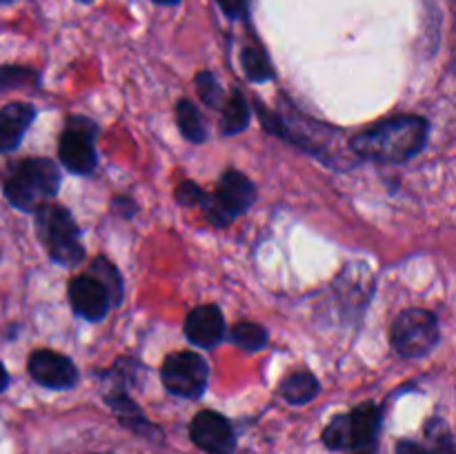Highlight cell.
Returning a JSON list of instances; mask_svg holds the SVG:
<instances>
[{
	"instance_id": "obj_1",
	"label": "cell",
	"mask_w": 456,
	"mask_h": 454,
	"mask_svg": "<svg viewBox=\"0 0 456 454\" xmlns=\"http://www.w3.org/2000/svg\"><path fill=\"white\" fill-rule=\"evenodd\" d=\"M428 123L421 116H396L383 120L352 141V150L363 158L381 163H403L423 150Z\"/></svg>"
},
{
	"instance_id": "obj_2",
	"label": "cell",
	"mask_w": 456,
	"mask_h": 454,
	"mask_svg": "<svg viewBox=\"0 0 456 454\" xmlns=\"http://www.w3.org/2000/svg\"><path fill=\"white\" fill-rule=\"evenodd\" d=\"M61 187L58 167L47 158L16 163L4 176V196L22 212H38Z\"/></svg>"
},
{
	"instance_id": "obj_3",
	"label": "cell",
	"mask_w": 456,
	"mask_h": 454,
	"mask_svg": "<svg viewBox=\"0 0 456 454\" xmlns=\"http://www.w3.org/2000/svg\"><path fill=\"white\" fill-rule=\"evenodd\" d=\"M38 236L47 245L49 256L61 265H78L85 258V249L80 245V231L71 214L58 205H43L36 212Z\"/></svg>"
},
{
	"instance_id": "obj_4",
	"label": "cell",
	"mask_w": 456,
	"mask_h": 454,
	"mask_svg": "<svg viewBox=\"0 0 456 454\" xmlns=\"http://www.w3.org/2000/svg\"><path fill=\"white\" fill-rule=\"evenodd\" d=\"M381 412L374 403L359 405L352 412L332 418L323 432V441L332 450H354L370 445L379 432Z\"/></svg>"
},
{
	"instance_id": "obj_5",
	"label": "cell",
	"mask_w": 456,
	"mask_h": 454,
	"mask_svg": "<svg viewBox=\"0 0 456 454\" xmlns=\"http://www.w3.org/2000/svg\"><path fill=\"white\" fill-rule=\"evenodd\" d=\"M439 343V325L428 310H405L392 323V345L405 359L428 354Z\"/></svg>"
},
{
	"instance_id": "obj_6",
	"label": "cell",
	"mask_w": 456,
	"mask_h": 454,
	"mask_svg": "<svg viewBox=\"0 0 456 454\" xmlns=\"http://www.w3.org/2000/svg\"><path fill=\"white\" fill-rule=\"evenodd\" d=\"M208 363L196 352H181L165 361L163 383L172 394L183 399H196L208 387Z\"/></svg>"
},
{
	"instance_id": "obj_7",
	"label": "cell",
	"mask_w": 456,
	"mask_h": 454,
	"mask_svg": "<svg viewBox=\"0 0 456 454\" xmlns=\"http://www.w3.org/2000/svg\"><path fill=\"white\" fill-rule=\"evenodd\" d=\"M96 125L87 118H71L69 127L62 132L58 156L62 165L74 174H89L96 167V150H94Z\"/></svg>"
},
{
	"instance_id": "obj_8",
	"label": "cell",
	"mask_w": 456,
	"mask_h": 454,
	"mask_svg": "<svg viewBox=\"0 0 456 454\" xmlns=\"http://www.w3.org/2000/svg\"><path fill=\"white\" fill-rule=\"evenodd\" d=\"M191 441L208 454L234 452V432L225 417L218 412H200L191 421Z\"/></svg>"
},
{
	"instance_id": "obj_9",
	"label": "cell",
	"mask_w": 456,
	"mask_h": 454,
	"mask_svg": "<svg viewBox=\"0 0 456 454\" xmlns=\"http://www.w3.org/2000/svg\"><path fill=\"white\" fill-rule=\"evenodd\" d=\"M27 368H29L31 378L36 383L52 387V390H65V387H71L78 381V372H76L74 363L67 356L56 354V352H34Z\"/></svg>"
},
{
	"instance_id": "obj_10",
	"label": "cell",
	"mask_w": 456,
	"mask_h": 454,
	"mask_svg": "<svg viewBox=\"0 0 456 454\" xmlns=\"http://www.w3.org/2000/svg\"><path fill=\"white\" fill-rule=\"evenodd\" d=\"M69 298L76 314L87 320L102 319L111 305L107 289L94 276H78V279L71 280Z\"/></svg>"
},
{
	"instance_id": "obj_11",
	"label": "cell",
	"mask_w": 456,
	"mask_h": 454,
	"mask_svg": "<svg viewBox=\"0 0 456 454\" xmlns=\"http://www.w3.org/2000/svg\"><path fill=\"white\" fill-rule=\"evenodd\" d=\"M185 334L194 345L214 347L225 336V320L216 305H200L187 314Z\"/></svg>"
},
{
	"instance_id": "obj_12",
	"label": "cell",
	"mask_w": 456,
	"mask_h": 454,
	"mask_svg": "<svg viewBox=\"0 0 456 454\" xmlns=\"http://www.w3.org/2000/svg\"><path fill=\"white\" fill-rule=\"evenodd\" d=\"M214 199L218 200V205L232 218H236L245 209H249V205L256 199V190H254L252 181L248 176H243L240 172H225L221 182H218V190L214 194Z\"/></svg>"
},
{
	"instance_id": "obj_13",
	"label": "cell",
	"mask_w": 456,
	"mask_h": 454,
	"mask_svg": "<svg viewBox=\"0 0 456 454\" xmlns=\"http://www.w3.org/2000/svg\"><path fill=\"white\" fill-rule=\"evenodd\" d=\"M36 111L27 102H12L0 109V151H12L25 136Z\"/></svg>"
},
{
	"instance_id": "obj_14",
	"label": "cell",
	"mask_w": 456,
	"mask_h": 454,
	"mask_svg": "<svg viewBox=\"0 0 456 454\" xmlns=\"http://www.w3.org/2000/svg\"><path fill=\"white\" fill-rule=\"evenodd\" d=\"M319 394V381L310 372H292L281 381V396L292 405H303Z\"/></svg>"
},
{
	"instance_id": "obj_15",
	"label": "cell",
	"mask_w": 456,
	"mask_h": 454,
	"mask_svg": "<svg viewBox=\"0 0 456 454\" xmlns=\"http://www.w3.org/2000/svg\"><path fill=\"white\" fill-rule=\"evenodd\" d=\"M176 118H178V127H181L183 136L191 142H203L208 138V129H205L203 116H200L199 107L194 105L191 101L183 98L176 107Z\"/></svg>"
},
{
	"instance_id": "obj_16",
	"label": "cell",
	"mask_w": 456,
	"mask_h": 454,
	"mask_svg": "<svg viewBox=\"0 0 456 454\" xmlns=\"http://www.w3.org/2000/svg\"><path fill=\"white\" fill-rule=\"evenodd\" d=\"M249 123V107L245 102L243 93L240 92H232L230 101H227L225 109H223V123L221 129L223 134L232 136V134H239L248 127Z\"/></svg>"
},
{
	"instance_id": "obj_17",
	"label": "cell",
	"mask_w": 456,
	"mask_h": 454,
	"mask_svg": "<svg viewBox=\"0 0 456 454\" xmlns=\"http://www.w3.org/2000/svg\"><path fill=\"white\" fill-rule=\"evenodd\" d=\"M232 341L245 352H258L267 343V332L256 323H239L230 332Z\"/></svg>"
},
{
	"instance_id": "obj_18",
	"label": "cell",
	"mask_w": 456,
	"mask_h": 454,
	"mask_svg": "<svg viewBox=\"0 0 456 454\" xmlns=\"http://www.w3.org/2000/svg\"><path fill=\"white\" fill-rule=\"evenodd\" d=\"M89 276H94V279H96L98 283L107 289L111 303L120 301V296H123V283H120L118 272H116L110 263L102 261V258H98V261L92 265V274Z\"/></svg>"
},
{
	"instance_id": "obj_19",
	"label": "cell",
	"mask_w": 456,
	"mask_h": 454,
	"mask_svg": "<svg viewBox=\"0 0 456 454\" xmlns=\"http://www.w3.org/2000/svg\"><path fill=\"white\" fill-rule=\"evenodd\" d=\"M243 67H245V71H248L249 78L258 80V83L272 78V65H270V61H267V56L261 52V49H256V47L245 49V52H243Z\"/></svg>"
},
{
	"instance_id": "obj_20",
	"label": "cell",
	"mask_w": 456,
	"mask_h": 454,
	"mask_svg": "<svg viewBox=\"0 0 456 454\" xmlns=\"http://www.w3.org/2000/svg\"><path fill=\"white\" fill-rule=\"evenodd\" d=\"M396 454H454L452 441L448 436H436L432 445L414 443V441H401Z\"/></svg>"
},
{
	"instance_id": "obj_21",
	"label": "cell",
	"mask_w": 456,
	"mask_h": 454,
	"mask_svg": "<svg viewBox=\"0 0 456 454\" xmlns=\"http://www.w3.org/2000/svg\"><path fill=\"white\" fill-rule=\"evenodd\" d=\"M196 87H199L200 98H203L208 105H212V107L221 105V98H223L221 85L216 83V78H214L209 71H200V74L196 76Z\"/></svg>"
},
{
	"instance_id": "obj_22",
	"label": "cell",
	"mask_w": 456,
	"mask_h": 454,
	"mask_svg": "<svg viewBox=\"0 0 456 454\" xmlns=\"http://www.w3.org/2000/svg\"><path fill=\"white\" fill-rule=\"evenodd\" d=\"M36 78L34 71L20 69V67H0V89L20 87Z\"/></svg>"
},
{
	"instance_id": "obj_23",
	"label": "cell",
	"mask_w": 456,
	"mask_h": 454,
	"mask_svg": "<svg viewBox=\"0 0 456 454\" xmlns=\"http://www.w3.org/2000/svg\"><path fill=\"white\" fill-rule=\"evenodd\" d=\"M176 199H178V203H181V205H199V203H203L205 194L200 191V187L196 185V182L185 181V182H181V185H178Z\"/></svg>"
},
{
	"instance_id": "obj_24",
	"label": "cell",
	"mask_w": 456,
	"mask_h": 454,
	"mask_svg": "<svg viewBox=\"0 0 456 454\" xmlns=\"http://www.w3.org/2000/svg\"><path fill=\"white\" fill-rule=\"evenodd\" d=\"M218 4H221L223 12L232 18L243 16L245 9H248V0H218Z\"/></svg>"
},
{
	"instance_id": "obj_25",
	"label": "cell",
	"mask_w": 456,
	"mask_h": 454,
	"mask_svg": "<svg viewBox=\"0 0 456 454\" xmlns=\"http://www.w3.org/2000/svg\"><path fill=\"white\" fill-rule=\"evenodd\" d=\"M7 383H9L7 372H4V368H3V365H0V392H3L4 387H7Z\"/></svg>"
},
{
	"instance_id": "obj_26",
	"label": "cell",
	"mask_w": 456,
	"mask_h": 454,
	"mask_svg": "<svg viewBox=\"0 0 456 454\" xmlns=\"http://www.w3.org/2000/svg\"><path fill=\"white\" fill-rule=\"evenodd\" d=\"M154 3H159V4H176L178 0H154Z\"/></svg>"
},
{
	"instance_id": "obj_27",
	"label": "cell",
	"mask_w": 456,
	"mask_h": 454,
	"mask_svg": "<svg viewBox=\"0 0 456 454\" xmlns=\"http://www.w3.org/2000/svg\"><path fill=\"white\" fill-rule=\"evenodd\" d=\"M7 3H12V0H0V7H3V4H7Z\"/></svg>"
},
{
	"instance_id": "obj_28",
	"label": "cell",
	"mask_w": 456,
	"mask_h": 454,
	"mask_svg": "<svg viewBox=\"0 0 456 454\" xmlns=\"http://www.w3.org/2000/svg\"><path fill=\"white\" fill-rule=\"evenodd\" d=\"M83 3H89V0H83Z\"/></svg>"
}]
</instances>
